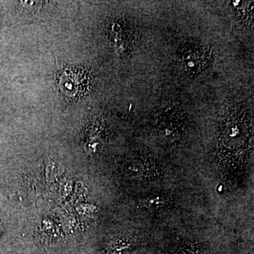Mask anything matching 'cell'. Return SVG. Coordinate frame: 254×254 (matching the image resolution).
Segmentation results:
<instances>
[{
  "label": "cell",
  "mask_w": 254,
  "mask_h": 254,
  "mask_svg": "<svg viewBox=\"0 0 254 254\" xmlns=\"http://www.w3.org/2000/svg\"><path fill=\"white\" fill-rule=\"evenodd\" d=\"M177 60L185 73L195 76L212 64L213 51L198 42H187L179 49Z\"/></svg>",
  "instance_id": "obj_1"
},
{
  "label": "cell",
  "mask_w": 254,
  "mask_h": 254,
  "mask_svg": "<svg viewBox=\"0 0 254 254\" xmlns=\"http://www.w3.org/2000/svg\"><path fill=\"white\" fill-rule=\"evenodd\" d=\"M91 86V73L83 67L64 68L58 81L60 93L69 100L79 99L88 93Z\"/></svg>",
  "instance_id": "obj_2"
}]
</instances>
